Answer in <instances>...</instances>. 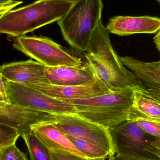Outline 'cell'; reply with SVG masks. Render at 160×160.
Here are the masks:
<instances>
[{"instance_id":"1","label":"cell","mask_w":160,"mask_h":160,"mask_svg":"<svg viewBox=\"0 0 160 160\" xmlns=\"http://www.w3.org/2000/svg\"><path fill=\"white\" fill-rule=\"evenodd\" d=\"M110 33L100 20L84 53L88 64L95 77L112 92L137 90L134 76L122 64L114 50Z\"/></svg>"},{"instance_id":"2","label":"cell","mask_w":160,"mask_h":160,"mask_svg":"<svg viewBox=\"0 0 160 160\" xmlns=\"http://www.w3.org/2000/svg\"><path fill=\"white\" fill-rule=\"evenodd\" d=\"M72 3L73 0H37L11 9L0 18V33L15 38L25 35L61 19Z\"/></svg>"},{"instance_id":"3","label":"cell","mask_w":160,"mask_h":160,"mask_svg":"<svg viewBox=\"0 0 160 160\" xmlns=\"http://www.w3.org/2000/svg\"><path fill=\"white\" fill-rule=\"evenodd\" d=\"M134 91L129 89L111 92L88 98L64 102L75 106L78 115L109 129L128 120Z\"/></svg>"},{"instance_id":"4","label":"cell","mask_w":160,"mask_h":160,"mask_svg":"<svg viewBox=\"0 0 160 160\" xmlns=\"http://www.w3.org/2000/svg\"><path fill=\"white\" fill-rule=\"evenodd\" d=\"M103 8L102 0H73L69 10L57 22L65 40L77 50L85 52L102 19Z\"/></svg>"},{"instance_id":"5","label":"cell","mask_w":160,"mask_h":160,"mask_svg":"<svg viewBox=\"0 0 160 160\" xmlns=\"http://www.w3.org/2000/svg\"><path fill=\"white\" fill-rule=\"evenodd\" d=\"M117 156L134 159L160 160L149 151L155 137L145 132L132 120H127L109 129Z\"/></svg>"},{"instance_id":"6","label":"cell","mask_w":160,"mask_h":160,"mask_svg":"<svg viewBox=\"0 0 160 160\" xmlns=\"http://www.w3.org/2000/svg\"><path fill=\"white\" fill-rule=\"evenodd\" d=\"M13 46L16 49L47 67L82 64L81 59L47 37L22 36L15 38Z\"/></svg>"},{"instance_id":"7","label":"cell","mask_w":160,"mask_h":160,"mask_svg":"<svg viewBox=\"0 0 160 160\" xmlns=\"http://www.w3.org/2000/svg\"><path fill=\"white\" fill-rule=\"evenodd\" d=\"M4 81L10 103L54 115L76 114V108L72 103L52 98L21 84Z\"/></svg>"},{"instance_id":"8","label":"cell","mask_w":160,"mask_h":160,"mask_svg":"<svg viewBox=\"0 0 160 160\" xmlns=\"http://www.w3.org/2000/svg\"><path fill=\"white\" fill-rule=\"evenodd\" d=\"M52 123L66 135L92 143L107 150L110 157L115 156L111 135L107 128L77 114L57 115L56 119Z\"/></svg>"},{"instance_id":"9","label":"cell","mask_w":160,"mask_h":160,"mask_svg":"<svg viewBox=\"0 0 160 160\" xmlns=\"http://www.w3.org/2000/svg\"><path fill=\"white\" fill-rule=\"evenodd\" d=\"M123 65L132 73L137 90L160 103V61L142 62L129 56H119Z\"/></svg>"},{"instance_id":"10","label":"cell","mask_w":160,"mask_h":160,"mask_svg":"<svg viewBox=\"0 0 160 160\" xmlns=\"http://www.w3.org/2000/svg\"><path fill=\"white\" fill-rule=\"evenodd\" d=\"M56 115L10 103L0 107V124L18 130L20 136L37 125L54 122Z\"/></svg>"},{"instance_id":"11","label":"cell","mask_w":160,"mask_h":160,"mask_svg":"<svg viewBox=\"0 0 160 160\" xmlns=\"http://www.w3.org/2000/svg\"><path fill=\"white\" fill-rule=\"evenodd\" d=\"M29 87L63 101L88 98L112 92L96 77L90 82L81 85L66 86L43 83Z\"/></svg>"},{"instance_id":"12","label":"cell","mask_w":160,"mask_h":160,"mask_svg":"<svg viewBox=\"0 0 160 160\" xmlns=\"http://www.w3.org/2000/svg\"><path fill=\"white\" fill-rule=\"evenodd\" d=\"M46 67L32 60L14 62L0 66L4 80L27 87L39 83H49L45 73Z\"/></svg>"},{"instance_id":"13","label":"cell","mask_w":160,"mask_h":160,"mask_svg":"<svg viewBox=\"0 0 160 160\" xmlns=\"http://www.w3.org/2000/svg\"><path fill=\"white\" fill-rule=\"evenodd\" d=\"M106 28L109 32L121 36L155 33L160 30V18L148 16H115L109 19Z\"/></svg>"},{"instance_id":"14","label":"cell","mask_w":160,"mask_h":160,"mask_svg":"<svg viewBox=\"0 0 160 160\" xmlns=\"http://www.w3.org/2000/svg\"><path fill=\"white\" fill-rule=\"evenodd\" d=\"M45 73L50 84L59 86L81 85L95 78L88 63L74 66L46 67Z\"/></svg>"},{"instance_id":"15","label":"cell","mask_w":160,"mask_h":160,"mask_svg":"<svg viewBox=\"0 0 160 160\" xmlns=\"http://www.w3.org/2000/svg\"><path fill=\"white\" fill-rule=\"evenodd\" d=\"M32 131L49 150L62 151L87 158L80 152L67 135L52 123H46L33 127Z\"/></svg>"},{"instance_id":"16","label":"cell","mask_w":160,"mask_h":160,"mask_svg":"<svg viewBox=\"0 0 160 160\" xmlns=\"http://www.w3.org/2000/svg\"><path fill=\"white\" fill-rule=\"evenodd\" d=\"M142 118L153 122L160 121V103L138 90H134L133 104L128 120Z\"/></svg>"},{"instance_id":"17","label":"cell","mask_w":160,"mask_h":160,"mask_svg":"<svg viewBox=\"0 0 160 160\" xmlns=\"http://www.w3.org/2000/svg\"><path fill=\"white\" fill-rule=\"evenodd\" d=\"M67 136L75 147L89 160H105L110 157L109 152L100 147L69 135Z\"/></svg>"},{"instance_id":"18","label":"cell","mask_w":160,"mask_h":160,"mask_svg":"<svg viewBox=\"0 0 160 160\" xmlns=\"http://www.w3.org/2000/svg\"><path fill=\"white\" fill-rule=\"evenodd\" d=\"M21 137L27 146L31 160H52L50 150L35 135L32 131L24 133Z\"/></svg>"},{"instance_id":"19","label":"cell","mask_w":160,"mask_h":160,"mask_svg":"<svg viewBox=\"0 0 160 160\" xmlns=\"http://www.w3.org/2000/svg\"><path fill=\"white\" fill-rule=\"evenodd\" d=\"M20 136L18 131L14 128L0 124V150L16 143Z\"/></svg>"},{"instance_id":"20","label":"cell","mask_w":160,"mask_h":160,"mask_svg":"<svg viewBox=\"0 0 160 160\" xmlns=\"http://www.w3.org/2000/svg\"><path fill=\"white\" fill-rule=\"evenodd\" d=\"M0 160H29L26 155L16 146V143L0 150Z\"/></svg>"},{"instance_id":"21","label":"cell","mask_w":160,"mask_h":160,"mask_svg":"<svg viewBox=\"0 0 160 160\" xmlns=\"http://www.w3.org/2000/svg\"><path fill=\"white\" fill-rule=\"evenodd\" d=\"M145 132L160 140V126L158 123L142 118L132 119Z\"/></svg>"},{"instance_id":"22","label":"cell","mask_w":160,"mask_h":160,"mask_svg":"<svg viewBox=\"0 0 160 160\" xmlns=\"http://www.w3.org/2000/svg\"><path fill=\"white\" fill-rule=\"evenodd\" d=\"M52 160H91L75 154L59 151L50 150Z\"/></svg>"},{"instance_id":"23","label":"cell","mask_w":160,"mask_h":160,"mask_svg":"<svg viewBox=\"0 0 160 160\" xmlns=\"http://www.w3.org/2000/svg\"><path fill=\"white\" fill-rule=\"evenodd\" d=\"M149 151L156 155L160 160V140L155 138L149 146Z\"/></svg>"},{"instance_id":"24","label":"cell","mask_w":160,"mask_h":160,"mask_svg":"<svg viewBox=\"0 0 160 160\" xmlns=\"http://www.w3.org/2000/svg\"><path fill=\"white\" fill-rule=\"evenodd\" d=\"M22 2L19 1H14L13 2L6 5L0 7V14H3L9 10L13 9L14 8L22 3Z\"/></svg>"},{"instance_id":"25","label":"cell","mask_w":160,"mask_h":160,"mask_svg":"<svg viewBox=\"0 0 160 160\" xmlns=\"http://www.w3.org/2000/svg\"><path fill=\"white\" fill-rule=\"evenodd\" d=\"M0 96L4 99L8 103H10L8 98L7 92L6 88L5 85L3 78L0 74Z\"/></svg>"},{"instance_id":"26","label":"cell","mask_w":160,"mask_h":160,"mask_svg":"<svg viewBox=\"0 0 160 160\" xmlns=\"http://www.w3.org/2000/svg\"><path fill=\"white\" fill-rule=\"evenodd\" d=\"M154 42L160 53V30L154 38Z\"/></svg>"},{"instance_id":"27","label":"cell","mask_w":160,"mask_h":160,"mask_svg":"<svg viewBox=\"0 0 160 160\" xmlns=\"http://www.w3.org/2000/svg\"><path fill=\"white\" fill-rule=\"evenodd\" d=\"M108 160H141V159H134L127 158H122L119 156H110L109 157V159Z\"/></svg>"},{"instance_id":"28","label":"cell","mask_w":160,"mask_h":160,"mask_svg":"<svg viewBox=\"0 0 160 160\" xmlns=\"http://www.w3.org/2000/svg\"><path fill=\"white\" fill-rule=\"evenodd\" d=\"M8 103H9L7 102H6L4 100V99L1 96H0V107L5 106V105H6V104H8Z\"/></svg>"},{"instance_id":"29","label":"cell","mask_w":160,"mask_h":160,"mask_svg":"<svg viewBox=\"0 0 160 160\" xmlns=\"http://www.w3.org/2000/svg\"><path fill=\"white\" fill-rule=\"evenodd\" d=\"M156 122V123H158V125H160V121H157V122Z\"/></svg>"},{"instance_id":"30","label":"cell","mask_w":160,"mask_h":160,"mask_svg":"<svg viewBox=\"0 0 160 160\" xmlns=\"http://www.w3.org/2000/svg\"><path fill=\"white\" fill-rule=\"evenodd\" d=\"M156 1H157V2H158L160 3V0H156Z\"/></svg>"},{"instance_id":"31","label":"cell","mask_w":160,"mask_h":160,"mask_svg":"<svg viewBox=\"0 0 160 160\" xmlns=\"http://www.w3.org/2000/svg\"><path fill=\"white\" fill-rule=\"evenodd\" d=\"M2 15L3 14H0V18H1V17H2Z\"/></svg>"},{"instance_id":"32","label":"cell","mask_w":160,"mask_h":160,"mask_svg":"<svg viewBox=\"0 0 160 160\" xmlns=\"http://www.w3.org/2000/svg\"></svg>"}]
</instances>
